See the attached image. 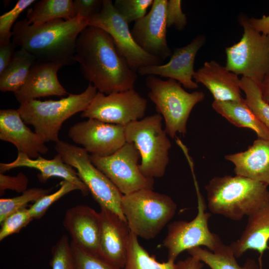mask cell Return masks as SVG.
Returning a JSON list of instances; mask_svg holds the SVG:
<instances>
[{
    "label": "cell",
    "mask_w": 269,
    "mask_h": 269,
    "mask_svg": "<svg viewBox=\"0 0 269 269\" xmlns=\"http://www.w3.org/2000/svg\"><path fill=\"white\" fill-rule=\"evenodd\" d=\"M73 60L79 64L84 78L100 93L134 89L136 71L119 54L111 35L99 27L88 25L80 33Z\"/></svg>",
    "instance_id": "6da1fadb"
},
{
    "label": "cell",
    "mask_w": 269,
    "mask_h": 269,
    "mask_svg": "<svg viewBox=\"0 0 269 269\" xmlns=\"http://www.w3.org/2000/svg\"><path fill=\"white\" fill-rule=\"evenodd\" d=\"M88 26V20L80 16L39 25L30 24L25 18L14 25L12 41L36 60L58 63L64 66L74 62L78 37Z\"/></svg>",
    "instance_id": "7a4b0ae2"
},
{
    "label": "cell",
    "mask_w": 269,
    "mask_h": 269,
    "mask_svg": "<svg viewBox=\"0 0 269 269\" xmlns=\"http://www.w3.org/2000/svg\"><path fill=\"white\" fill-rule=\"evenodd\" d=\"M205 189L210 211L234 221L248 217L269 204L268 186L243 176L214 177Z\"/></svg>",
    "instance_id": "3957f363"
},
{
    "label": "cell",
    "mask_w": 269,
    "mask_h": 269,
    "mask_svg": "<svg viewBox=\"0 0 269 269\" xmlns=\"http://www.w3.org/2000/svg\"><path fill=\"white\" fill-rule=\"evenodd\" d=\"M89 83L77 94H69L59 100H33L20 105L17 109L26 124L32 126L34 132L45 142L59 140V133L63 123L75 114L84 112L98 92Z\"/></svg>",
    "instance_id": "277c9868"
},
{
    "label": "cell",
    "mask_w": 269,
    "mask_h": 269,
    "mask_svg": "<svg viewBox=\"0 0 269 269\" xmlns=\"http://www.w3.org/2000/svg\"><path fill=\"white\" fill-rule=\"evenodd\" d=\"M121 208L131 232L138 237L150 240L174 217L177 206L167 195L141 189L123 195Z\"/></svg>",
    "instance_id": "5b68a950"
},
{
    "label": "cell",
    "mask_w": 269,
    "mask_h": 269,
    "mask_svg": "<svg viewBox=\"0 0 269 269\" xmlns=\"http://www.w3.org/2000/svg\"><path fill=\"white\" fill-rule=\"evenodd\" d=\"M162 120L157 114L125 126L126 142L133 143L140 154V172L152 179L163 177L169 163L171 143L162 128Z\"/></svg>",
    "instance_id": "8992f818"
},
{
    "label": "cell",
    "mask_w": 269,
    "mask_h": 269,
    "mask_svg": "<svg viewBox=\"0 0 269 269\" xmlns=\"http://www.w3.org/2000/svg\"><path fill=\"white\" fill-rule=\"evenodd\" d=\"M145 84L149 90L148 97L164 119L166 134L172 138L177 133L184 135L190 113L197 103L203 100L204 93H188L177 81L163 80L153 75L146 76Z\"/></svg>",
    "instance_id": "52a82bcc"
},
{
    "label": "cell",
    "mask_w": 269,
    "mask_h": 269,
    "mask_svg": "<svg viewBox=\"0 0 269 269\" xmlns=\"http://www.w3.org/2000/svg\"><path fill=\"white\" fill-rule=\"evenodd\" d=\"M55 149L64 162L73 167L100 207L107 208L127 222L121 208L122 193L92 162L83 147L58 140Z\"/></svg>",
    "instance_id": "ba28073f"
},
{
    "label": "cell",
    "mask_w": 269,
    "mask_h": 269,
    "mask_svg": "<svg viewBox=\"0 0 269 269\" xmlns=\"http://www.w3.org/2000/svg\"><path fill=\"white\" fill-rule=\"evenodd\" d=\"M244 33L239 42L226 48V68L261 85L269 72V37L251 27L249 18L240 17Z\"/></svg>",
    "instance_id": "9c48e42d"
},
{
    "label": "cell",
    "mask_w": 269,
    "mask_h": 269,
    "mask_svg": "<svg viewBox=\"0 0 269 269\" xmlns=\"http://www.w3.org/2000/svg\"><path fill=\"white\" fill-rule=\"evenodd\" d=\"M197 197V214L189 222L176 221L168 226V233L162 246L168 251V260L175 261L183 252L204 246L213 251L221 240L219 236L209 230L208 221L211 215L205 212L206 204L202 195L194 171L191 170Z\"/></svg>",
    "instance_id": "30bf717a"
},
{
    "label": "cell",
    "mask_w": 269,
    "mask_h": 269,
    "mask_svg": "<svg viewBox=\"0 0 269 269\" xmlns=\"http://www.w3.org/2000/svg\"><path fill=\"white\" fill-rule=\"evenodd\" d=\"M93 164L102 172L123 195L141 189L153 190L154 179L144 176L139 169L140 154L135 145L127 142L107 156L90 155Z\"/></svg>",
    "instance_id": "8fae6325"
},
{
    "label": "cell",
    "mask_w": 269,
    "mask_h": 269,
    "mask_svg": "<svg viewBox=\"0 0 269 269\" xmlns=\"http://www.w3.org/2000/svg\"><path fill=\"white\" fill-rule=\"evenodd\" d=\"M88 25L99 27L112 37L117 50L132 69L161 65L163 61L144 51L135 43L129 24L116 10L111 0H103L101 11L88 20Z\"/></svg>",
    "instance_id": "7c38bea8"
},
{
    "label": "cell",
    "mask_w": 269,
    "mask_h": 269,
    "mask_svg": "<svg viewBox=\"0 0 269 269\" xmlns=\"http://www.w3.org/2000/svg\"><path fill=\"white\" fill-rule=\"evenodd\" d=\"M147 104L134 89L109 95L98 92L81 116L125 127L143 119Z\"/></svg>",
    "instance_id": "4fadbf2b"
},
{
    "label": "cell",
    "mask_w": 269,
    "mask_h": 269,
    "mask_svg": "<svg viewBox=\"0 0 269 269\" xmlns=\"http://www.w3.org/2000/svg\"><path fill=\"white\" fill-rule=\"evenodd\" d=\"M68 136L91 155L102 157L112 155L126 143L124 126L94 119L71 126Z\"/></svg>",
    "instance_id": "5bb4252c"
},
{
    "label": "cell",
    "mask_w": 269,
    "mask_h": 269,
    "mask_svg": "<svg viewBox=\"0 0 269 269\" xmlns=\"http://www.w3.org/2000/svg\"><path fill=\"white\" fill-rule=\"evenodd\" d=\"M167 2V0H154L150 11L135 21L131 30L140 48L163 61L172 54L166 39Z\"/></svg>",
    "instance_id": "9a60e30c"
},
{
    "label": "cell",
    "mask_w": 269,
    "mask_h": 269,
    "mask_svg": "<svg viewBox=\"0 0 269 269\" xmlns=\"http://www.w3.org/2000/svg\"><path fill=\"white\" fill-rule=\"evenodd\" d=\"M203 35L196 37L187 45L174 49L170 60L165 64L141 67L137 71L142 76L158 75L174 79L188 89L198 88L193 81L194 64L196 55L205 42Z\"/></svg>",
    "instance_id": "2e32d148"
},
{
    "label": "cell",
    "mask_w": 269,
    "mask_h": 269,
    "mask_svg": "<svg viewBox=\"0 0 269 269\" xmlns=\"http://www.w3.org/2000/svg\"><path fill=\"white\" fill-rule=\"evenodd\" d=\"M63 225L72 242L85 251L101 256L99 212L87 205H76L66 210Z\"/></svg>",
    "instance_id": "e0dca14e"
},
{
    "label": "cell",
    "mask_w": 269,
    "mask_h": 269,
    "mask_svg": "<svg viewBox=\"0 0 269 269\" xmlns=\"http://www.w3.org/2000/svg\"><path fill=\"white\" fill-rule=\"evenodd\" d=\"M100 256L114 265L124 269L131 231L127 222L117 214L100 207Z\"/></svg>",
    "instance_id": "ac0fdd59"
},
{
    "label": "cell",
    "mask_w": 269,
    "mask_h": 269,
    "mask_svg": "<svg viewBox=\"0 0 269 269\" xmlns=\"http://www.w3.org/2000/svg\"><path fill=\"white\" fill-rule=\"evenodd\" d=\"M64 66L60 63L36 60L31 66L23 85L14 96L20 104L41 97L63 96L68 93L57 77Z\"/></svg>",
    "instance_id": "d6986e66"
},
{
    "label": "cell",
    "mask_w": 269,
    "mask_h": 269,
    "mask_svg": "<svg viewBox=\"0 0 269 269\" xmlns=\"http://www.w3.org/2000/svg\"><path fill=\"white\" fill-rule=\"evenodd\" d=\"M0 139L12 143L18 152L32 159L48 151L45 142L26 125L18 110H0Z\"/></svg>",
    "instance_id": "ffe728a7"
},
{
    "label": "cell",
    "mask_w": 269,
    "mask_h": 269,
    "mask_svg": "<svg viewBox=\"0 0 269 269\" xmlns=\"http://www.w3.org/2000/svg\"><path fill=\"white\" fill-rule=\"evenodd\" d=\"M19 167L32 168L39 170L37 177L41 183H45L52 177H57L77 185L80 191L84 195L89 192L79 178L77 171L73 167L65 163L58 153L51 159H45L40 155L36 158L32 159L18 152L16 159L12 162L0 163V172L3 173Z\"/></svg>",
    "instance_id": "44dd1931"
},
{
    "label": "cell",
    "mask_w": 269,
    "mask_h": 269,
    "mask_svg": "<svg viewBox=\"0 0 269 269\" xmlns=\"http://www.w3.org/2000/svg\"><path fill=\"white\" fill-rule=\"evenodd\" d=\"M193 78L196 83H202L210 91L214 100L239 101L243 99L238 75L215 61L205 62L195 71Z\"/></svg>",
    "instance_id": "7402d4cb"
},
{
    "label": "cell",
    "mask_w": 269,
    "mask_h": 269,
    "mask_svg": "<svg viewBox=\"0 0 269 269\" xmlns=\"http://www.w3.org/2000/svg\"><path fill=\"white\" fill-rule=\"evenodd\" d=\"M236 175L269 185V138H259L243 151L226 155Z\"/></svg>",
    "instance_id": "603a6c76"
},
{
    "label": "cell",
    "mask_w": 269,
    "mask_h": 269,
    "mask_svg": "<svg viewBox=\"0 0 269 269\" xmlns=\"http://www.w3.org/2000/svg\"><path fill=\"white\" fill-rule=\"evenodd\" d=\"M269 241V204L248 216L247 224L240 238L229 247L236 258L249 250L262 256L268 248Z\"/></svg>",
    "instance_id": "cb8c5ba5"
},
{
    "label": "cell",
    "mask_w": 269,
    "mask_h": 269,
    "mask_svg": "<svg viewBox=\"0 0 269 269\" xmlns=\"http://www.w3.org/2000/svg\"><path fill=\"white\" fill-rule=\"evenodd\" d=\"M212 106L215 111L235 126L251 129L259 138H269V131L256 117L245 99L239 101L214 100Z\"/></svg>",
    "instance_id": "d4e9b609"
},
{
    "label": "cell",
    "mask_w": 269,
    "mask_h": 269,
    "mask_svg": "<svg viewBox=\"0 0 269 269\" xmlns=\"http://www.w3.org/2000/svg\"><path fill=\"white\" fill-rule=\"evenodd\" d=\"M187 252L211 269H259L255 261L252 259H248L243 266L239 265L229 246L225 245L221 240L212 252L198 247Z\"/></svg>",
    "instance_id": "484cf974"
},
{
    "label": "cell",
    "mask_w": 269,
    "mask_h": 269,
    "mask_svg": "<svg viewBox=\"0 0 269 269\" xmlns=\"http://www.w3.org/2000/svg\"><path fill=\"white\" fill-rule=\"evenodd\" d=\"M35 58L22 48L15 51L12 58L0 74V90L3 92L17 91L24 84Z\"/></svg>",
    "instance_id": "4316f807"
},
{
    "label": "cell",
    "mask_w": 269,
    "mask_h": 269,
    "mask_svg": "<svg viewBox=\"0 0 269 269\" xmlns=\"http://www.w3.org/2000/svg\"><path fill=\"white\" fill-rule=\"evenodd\" d=\"M76 16L72 0H41L28 8L25 19L39 25L58 19L70 20Z\"/></svg>",
    "instance_id": "83f0119b"
},
{
    "label": "cell",
    "mask_w": 269,
    "mask_h": 269,
    "mask_svg": "<svg viewBox=\"0 0 269 269\" xmlns=\"http://www.w3.org/2000/svg\"><path fill=\"white\" fill-rule=\"evenodd\" d=\"M124 269H180L179 262L168 260L160 263L140 245L138 237L131 232Z\"/></svg>",
    "instance_id": "f1b7e54d"
},
{
    "label": "cell",
    "mask_w": 269,
    "mask_h": 269,
    "mask_svg": "<svg viewBox=\"0 0 269 269\" xmlns=\"http://www.w3.org/2000/svg\"><path fill=\"white\" fill-rule=\"evenodd\" d=\"M240 88L245 93V101L258 120L269 131V104L262 98L259 86L245 77L240 79Z\"/></svg>",
    "instance_id": "f546056e"
},
{
    "label": "cell",
    "mask_w": 269,
    "mask_h": 269,
    "mask_svg": "<svg viewBox=\"0 0 269 269\" xmlns=\"http://www.w3.org/2000/svg\"><path fill=\"white\" fill-rule=\"evenodd\" d=\"M52 188L33 187L27 189L22 194L10 198L0 199V223L12 213L26 208L28 203L36 202L43 196L50 194Z\"/></svg>",
    "instance_id": "4dcf8cb0"
},
{
    "label": "cell",
    "mask_w": 269,
    "mask_h": 269,
    "mask_svg": "<svg viewBox=\"0 0 269 269\" xmlns=\"http://www.w3.org/2000/svg\"><path fill=\"white\" fill-rule=\"evenodd\" d=\"M60 185L59 189L56 191L43 196L30 207L29 212L33 219L42 218L49 207L65 195L74 190L80 191L77 185L67 180H63Z\"/></svg>",
    "instance_id": "1f68e13d"
},
{
    "label": "cell",
    "mask_w": 269,
    "mask_h": 269,
    "mask_svg": "<svg viewBox=\"0 0 269 269\" xmlns=\"http://www.w3.org/2000/svg\"><path fill=\"white\" fill-rule=\"evenodd\" d=\"M70 244L75 269H124L114 265L101 256L85 251L72 241Z\"/></svg>",
    "instance_id": "d6a6232c"
},
{
    "label": "cell",
    "mask_w": 269,
    "mask_h": 269,
    "mask_svg": "<svg viewBox=\"0 0 269 269\" xmlns=\"http://www.w3.org/2000/svg\"><path fill=\"white\" fill-rule=\"evenodd\" d=\"M153 0H116L113 5L116 10L128 23L144 16Z\"/></svg>",
    "instance_id": "836d02e7"
},
{
    "label": "cell",
    "mask_w": 269,
    "mask_h": 269,
    "mask_svg": "<svg viewBox=\"0 0 269 269\" xmlns=\"http://www.w3.org/2000/svg\"><path fill=\"white\" fill-rule=\"evenodd\" d=\"M49 265L51 269H75L71 244L67 236L62 235L52 247Z\"/></svg>",
    "instance_id": "e575fe53"
},
{
    "label": "cell",
    "mask_w": 269,
    "mask_h": 269,
    "mask_svg": "<svg viewBox=\"0 0 269 269\" xmlns=\"http://www.w3.org/2000/svg\"><path fill=\"white\" fill-rule=\"evenodd\" d=\"M34 0H19L9 11L0 16V44L10 41L12 37L11 28L21 13L35 3Z\"/></svg>",
    "instance_id": "d590c367"
},
{
    "label": "cell",
    "mask_w": 269,
    "mask_h": 269,
    "mask_svg": "<svg viewBox=\"0 0 269 269\" xmlns=\"http://www.w3.org/2000/svg\"><path fill=\"white\" fill-rule=\"evenodd\" d=\"M32 220L28 209L26 208L10 215L0 223V241H2L9 235L18 233Z\"/></svg>",
    "instance_id": "8d00e7d4"
},
{
    "label": "cell",
    "mask_w": 269,
    "mask_h": 269,
    "mask_svg": "<svg viewBox=\"0 0 269 269\" xmlns=\"http://www.w3.org/2000/svg\"><path fill=\"white\" fill-rule=\"evenodd\" d=\"M166 20L167 27L173 26L178 30L184 28L187 24V17L182 11L181 0H167Z\"/></svg>",
    "instance_id": "74e56055"
},
{
    "label": "cell",
    "mask_w": 269,
    "mask_h": 269,
    "mask_svg": "<svg viewBox=\"0 0 269 269\" xmlns=\"http://www.w3.org/2000/svg\"><path fill=\"white\" fill-rule=\"evenodd\" d=\"M28 182V177L22 172H19L14 176L0 173V195H3L5 191L7 189L22 193L27 189Z\"/></svg>",
    "instance_id": "f35d334b"
},
{
    "label": "cell",
    "mask_w": 269,
    "mask_h": 269,
    "mask_svg": "<svg viewBox=\"0 0 269 269\" xmlns=\"http://www.w3.org/2000/svg\"><path fill=\"white\" fill-rule=\"evenodd\" d=\"M103 0H74L73 5L76 16L89 20L101 10Z\"/></svg>",
    "instance_id": "ab89813d"
},
{
    "label": "cell",
    "mask_w": 269,
    "mask_h": 269,
    "mask_svg": "<svg viewBox=\"0 0 269 269\" xmlns=\"http://www.w3.org/2000/svg\"><path fill=\"white\" fill-rule=\"evenodd\" d=\"M16 46L12 41L0 44V74L10 63Z\"/></svg>",
    "instance_id": "60d3db41"
},
{
    "label": "cell",
    "mask_w": 269,
    "mask_h": 269,
    "mask_svg": "<svg viewBox=\"0 0 269 269\" xmlns=\"http://www.w3.org/2000/svg\"><path fill=\"white\" fill-rule=\"evenodd\" d=\"M249 22L258 32L269 37V15H264L260 18H250Z\"/></svg>",
    "instance_id": "b9f144b4"
},
{
    "label": "cell",
    "mask_w": 269,
    "mask_h": 269,
    "mask_svg": "<svg viewBox=\"0 0 269 269\" xmlns=\"http://www.w3.org/2000/svg\"><path fill=\"white\" fill-rule=\"evenodd\" d=\"M180 269H201L203 263L197 258L190 256L183 261H179Z\"/></svg>",
    "instance_id": "7bdbcfd3"
},
{
    "label": "cell",
    "mask_w": 269,
    "mask_h": 269,
    "mask_svg": "<svg viewBox=\"0 0 269 269\" xmlns=\"http://www.w3.org/2000/svg\"><path fill=\"white\" fill-rule=\"evenodd\" d=\"M259 87L263 99L269 104V72L266 75Z\"/></svg>",
    "instance_id": "ee69618b"
}]
</instances>
